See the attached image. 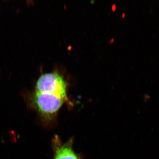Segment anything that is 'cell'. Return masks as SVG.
I'll list each match as a JSON object with an SVG mask.
<instances>
[{"label": "cell", "mask_w": 159, "mask_h": 159, "mask_svg": "<svg viewBox=\"0 0 159 159\" xmlns=\"http://www.w3.org/2000/svg\"><path fill=\"white\" fill-rule=\"evenodd\" d=\"M64 99L54 94L35 92L31 102L40 115L47 120L52 119L62 106Z\"/></svg>", "instance_id": "obj_1"}, {"label": "cell", "mask_w": 159, "mask_h": 159, "mask_svg": "<svg viewBox=\"0 0 159 159\" xmlns=\"http://www.w3.org/2000/svg\"><path fill=\"white\" fill-rule=\"evenodd\" d=\"M67 83L63 78L57 73L43 74L35 84V92L49 93L58 96L68 101L66 93Z\"/></svg>", "instance_id": "obj_2"}, {"label": "cell", "mask_w": 159, "mask_h": 159, "mask_svg": "<svg viewBox=\"0 0 159 159\" xmlns=\"http://www.w3.org/2000/svg\"><path fill=\"white\" fill-rule=\"evenodd\" d=\"M54 142V159H79L73 150L70 142L62 144L56 137Z\"/></svg>", "instance_id": "obj_3"}]
</instances>
